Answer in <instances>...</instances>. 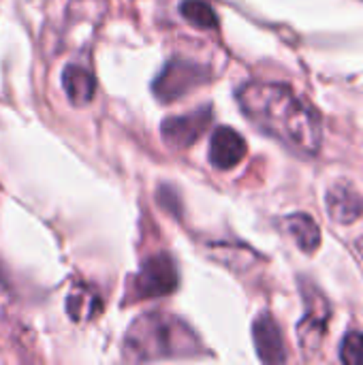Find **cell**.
<instances>
[{"label":"cell","instance_id":"obj_9","mask_svg":"<svg viewBox=\"0 0 363 365\" xmlns=\"http://www.w3.org/2000/svg\"><path fill=\"white\" fill-rule=\"evenodd\" d=\"M327 212L340 225H351L363 214V201L351 184H336L327 192Z\"/></svg>","mask_w":363,"mask_h":365},{"label":"cell","instance_id":"obj_8","mask_svg":"<svg viewBox=\"0 0 363 365\" xmlns=\"http://www.w3.org/2000/svg\"><path fill=\"white\" fill-rule=\"evenodd\" d=\"M252 338H255L257 355L263 364H285L287 361L285 340H282L280 327L276 325V321L272 317L263 314L255 321Z\"/></svg>","mask_w":363,"mask_h":365},{"label":"cell","instance_id":"obj_11","mask_svg":"<svg viewBox=\"0 0 363 365\" xmlns=\"http://www.w3.org/2000/svg\"><path fill=\"white\" fill-rule=\"evenodd\" d=\"M285 227L291 233V237L295 240V244L304 250V252H315L321 246V231L319 225L306 216V214H293L289 218H285Z\"/></svg>","mask_w":363,"mask_h":365},{"label":"cell","instance_id":"obj_14","mask_svg":"<svg viewBox=\"0 0 363 365\" xmlns=\"http://www.w3.org/2000/svg\"><path fill=\"white\" fill-rule=\"evenodd\" d=\"M357 248H359V255H362V257H363V237H362V240H359V244H357Z\"/></svg>","mask_w":363,"mask_h":365},{"label":"cell","instance_id":"obj_3","mask_svg":"<svg viewBox=\"0 0 363 365\" xmlns=\"http://www.w3.org/2000/svg\"><path fill=\"white\" fill-rule=\"evenodd\" d=\"M208 68L190 60H171L154 81V94L160 103H171L186 96L190 90L208 81Z\"/></svg>","mask_w":363,"mask_h":365},{"label":"cell","instance_id":"obj_7","mask_svg":"<svg viewBox=\"0 0 363 365\" xmlns=\"http://www.w3.org/2000/svg\"><path fill=\"white\" fill-rule=\"evenodd\" d=\"M244 156H246V141L237 130H233L231 126H220L214 130L210 139V163L216 169L220 171L233 169L235 165L242 163Z\"/></svg>","mask_w":363,"mask_h":365},{"label":"cell","instance_id":"obj_13","mask_svg":"<svg viewBox=\"0 0 363 365\" xmlns=\"http://www.w3.org/2000/svg\"><path fill=\"white\" fill-rule=\"evenodd\" d=\"M340 361L349 365H363V334H349L340 346Z\"/></svg>","mask_w":363,"mask_h":365},{"label":"cell","instance_id":"obj_12","mask_svg":"<svg viewBox=\"0 0 363 365\" xmlns=\"http://www.w3.org/2000/svg\"><path fill=\"white\" fill-rule=\"evenodd\" d=\"M180 13L186 21H190L193 26L197 28H216L218 26V17L214 13V9L203 2V0H184L182 6H180Z\"/></svg>","mask_w":363,"mask_h":365},{"label":"cell","instance_id":"obj_4","mask_svg":"<svg viewBox=\"0 0 363 365\" xmlns=\"http://www.w3.org/2000/svg\"><path fill=\"white\" fill-rule=\"evenodd\" d=\"M304 304H306V317L297 325V338L304 349V355L312 357L323 344L327 321H329V306L323 293L308 282H304Z\"/></svg>","mask_w":363,"mask_h":365},{"label":"cell","instance_id":"obj_6","mask_svg":"<svg viewBox=\"0 0 363 365\" xmlns=\"http://www.w3.org/2000/svg\"><path fill=\"white\" fill-rule=\"evenodd\" d=\"M210 120H212V109L199 107L193 113L167 118L160 126V135L169 148L184 150V148H190L205 133Z\"/></svg>","mask_w":363,"mask_h":365},{"label":"cell","instance_id":"obj_2","mask_svg":"<svg viewBox=\"0 0 363 365\" xmlns=\"http://www.w3.org/2000/svg\"><path fill=\"white\" fill-rule=\"evenodd\" d=\"M201 353V342L193 329L173 314L150 312L137 319L124 340V357L128 361L182 359Z\"/></svg>","mask_w":363,"mask_h":365},{"label":"cell","instance_id":"obj_5","mask_svg":"<svg viewBox=\"0 0 363 365\" xmlns=\"http://www.w3.org/2000/svg\"><path fill=\"white\" fill-rule=\"evenodd\" d=\"M178 289V269L169 255H156L148 259L135 278V297L154 299L171 295Z\"/></svg>","mask_w":363,"mask_h":365},{"label":"cell","instance_id":"obj_1","mask_svg":"<svg viewBox=\"0 0 363 365\" xmlns=\"http://www.w3.org/2000/svg\"><path fill=\"white\" fill-rule=\"evenodd\" d=\"M244 113L270 137L297 154L312 156L321 148V122L317 111L289 86L250 81L237 92Z\"/></svg>","mask_w":363,"mask_h":365},{"label":"cell","instance_id":"obj_10","mask_svg":"<svg viewBox=\"0 0 363 365\" xmlns=\"http://www.w3.org/2000/svg\"><path fill=\"white\" fill-rule=\"evenodd\" d=\"M62 86H64V92L68 96V101L77 107H83L88 105L92 98H94V92H96V79L94 75L83 68V66H77V64H68L62 73Z\"/></svg>","mask_w":363,"mask_h":365}]
</instances>
